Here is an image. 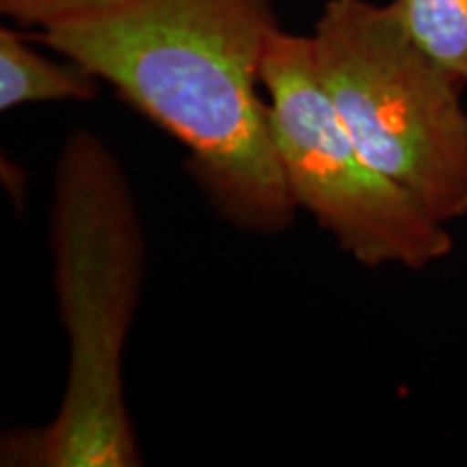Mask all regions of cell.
Here are the masks:
<instances>
[{
    "label": "cell",
    "mask_w": 467,
    "mask_h": 467,
    "mask_svg": "<svg viewBox=\"0 0 467 467\" xmlns=\"http://www.w3.org/2000/svg\"><path fill=\"white\" fill-rule=\"evenodd\" d=\"M58 317L69 347L61 407L3 440L5 467L141 465L121 359L145 275V238L119 161L89 130L58 151L52 197Z\"/></svg>",
    "instance_id": "cell-2"
},
{
    "label": "cell",
    "mask_w": 467,
    "mask_h": 467,
    "mask_svg": "<svg viewBox=\"0 0 467 467\" xmlns=\"http://www.w3.org/2000/svg\"><path fill=\"white\" fill-rule=\"evenodd\" d=\"M312 39L320 80L361 156L437 221L465 219L463 85L413 42L396 5L331 0Z\"/></svg>",
    "instance_id": "cell-3"
},
{
    "label": "cell",
    "mask_w": 467,
    "mask_h": 467,
    "mask_svg": "<svg viewBox=\"0 0 467 467\" xmlns=\"http://www.w3.org/2000/svg\"><path fill=\"white\" fill-rule=\"evenodd\" d=\"M132 0H0V11L22 26L48 28L100 17Z\"/></svg>",
    "instance_id": "cell-7"
},
{
    "label": "cell",
    "mask_w": 467,
    "mask_h": 467,
    "mask_svg": "<svg viewBox=\"0 0 467 467\" xmlns=\"http://www.w3.org/2000/svg\"><path fill=\"white\" fill-rule=\"evenodd\" d=\"M98 78L78 63L48 61L11 28H0V109L31 102L91 100Z\"/></svg>",
    "instance_id": "cell-5"
},
{
    "label": "cell",
    "mask_w": 467,
    "mask_h": 467,
    "mask_svg": "<svg viewBox=\"0 0 467 467\" xmlns=\"http://www.w3.org/2000/svg\"><path fill=\"white\" fill-rule=\"evenodd\" d=\"M409 35L435 63L467 83V0H394Z\"/></svg>",
    "instance_id": "cell-6"
},
{
    "label": "cell",
    "mask_w": 467,
    "mask_h": 467,
    "mask_svg": "<svg viewBox=\"0 0 467 467\" xmlns=\"http://www.w3.org/2000/svg\"><path fill=\"white\" fill-rule=\"evenodd\" d=\"M260 78L292 200L344 254L368 268L409 271L452 254L448 225L361 156L320 80L312 37L277 31Z\"/></svg>",
    "instance_id": "cell-4"
},
{
    "label": "cell",
    "mask_w": 467,
    "mask_h": 467,
    "mask_svg": "<svg viewBox=\"0 0 467 467\" xmlns=\"http://www.w3.org/2000/svg\"><path fill=\"white\" fill-rule=\"evenodd\" d=\"M273 0H132L35 39L104 80L189 151V167L221 217L251 234L295 219L260 96Z\"/></svg>",
    "instance_id": "cell-1"
}]
</instances>
